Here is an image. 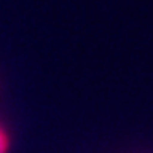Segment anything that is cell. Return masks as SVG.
<instances>
[{"instance_id": "cell-1", "label": "cell", "mask_w": 153, "mask_h": 153, "mask_svg": "<svg viewBox=\"0 0 153 153\" xmlns=\"http://www.w3.org/2000/svg\"><path fill=\"white\" fill-rule=\"evenodd\" d=\"M6 149H7V135L0 127V153H6Z\"/></svg>"}]
</instances>
